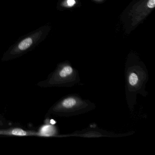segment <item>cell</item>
<instances>
[{
	"instance_id": "obj_3",
	"label": "cell",
	"mask_w": 155,
	"mask_h": 155,
	"mask_svg": "<svg viewBox=\"0 0 155 155\" xmlns=\"http://www.w3.org/2000/svg\"><path fill=\"white\" fill-rule=\"evenodd\" d=\"M52 127L49 125H44L41 127L39 130L37 132V136L49 137L52 135Z\"/></svg>"
},
{
	"instance_id": "obj_2",
	"label": "cell",
	"mask_w": 155,
	"mask_h": 155,
	"mask_svg": "<svg viewBox=\"0 0 155 155\" xmlns=\"http://www.w3.org/2000/svg\"><path fill=\"white\" fill-rule=\"evenodd\" d=\"M0 135L25 137V136H37V132L24 130L20 128H14L10 129L0 130Z\"/></svg>"
},
{
	"instance_id": "obj_8",
	"label": "cell",
	"mask_w": 155,
	"mask_h": 155,
	"mask_svg": "<svg viewBox=\"0 0 155 155\" xmlns=\"http://www.w3.org/2000/svg\"><path fill=\"white\" fill-rule=\"evenodd\" d=\"M67 3L69 7H72L75 4V0H68Z\"/></svg>"
},
{
	"instance_id": "obj_5",
	"label": "cell",
	"mask_w": 155,
	"mask_h": 155,
	"mask_svg": "<svg viewBox=\"0 0 155 155\" xmlns=\"http://www.w3.org/2000/svg\"><path fill=\"white\" fill-rule=\"evenodd\" d=\"M72 72V69L70 66H66L63 68L59 72V75L61 78H65L70 75Z\"/></svg>"
},
{
	"instance_id": "obj_7",
	"label": "cell",
	"mask_w": 155,
	"mask_h": 155,
	"mask_svg": "<svg viewBox=\"0 0 155 155\" xmlns=\"http://www.w3.org/2000/svg\"><path fill=\"white\" fill-rule=\"evenodd\" d=\"M148 8H153L155 7V0H149L147 4Z\"/></svg>"
},
{
	"instance_id": "obj_6",
	"label": "cell",
	"mask_w": 155,
	"mask_h": 155,
	"mask_svg": "<svg viewBox=\"0 0 155 155\" xmlns=\"http://www.w3.org/2000/svg\"><path fill=\"white\" fill-rule=\"evenodd\" d=\"M130 84L131 86H135L137 83L138 77L137 74L135 73H132L130 74L129 78Z\"/></svg>"
},
{
	"instance_id": "obj_1",
	"label": "cell",
	"mask_w": 155,
	"mask_h": 155,
	"mask_svg": "<svg viewBox=\"0 0 155 155\" xmlns=\"http://www.w3.org/2000/svg\"><path fill=\"white\" fill-rule=\"evenodd\" d=\"M48 31L47 27L43 26L24 37L5 53L2 60L6 61L12 59L31 50L43 40Z\"/></svg>"
},
{
	"instance_id": "obj_4",
	"label": "cell",
	"mask_w": 155,
	"mask_h": 155,
	"mask_svg": "<svg viewBox=\"0 0 155 155\" xmlns=\"http://www.w3.org/2000/svg\"><path fill=\"white\" fill-rule=\"evenodd\" d=\"M76 101L73 98H68L64 100L62 102V105L65 108H70L76 104Z\"/></svg>"
}]
</instances>
